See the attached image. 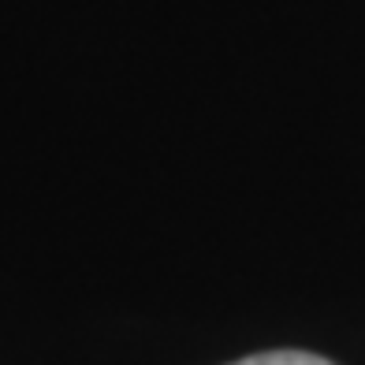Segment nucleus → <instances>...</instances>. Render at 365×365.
Here are the masks:
<instances>
[{
	"label": "nucleus",
	"mask_w": 365,
	"mask_h": 365,
	"mask_svg": "<svg viewBox=\"0 0 365 365\" xmlns=\"http://www.w3.org/2000/svg\"><path fill=\"white\" fill-rule=\"evenodd\" d=\"M231 365H331L328 358L317 354H306V351H269V354H250V358H239Z\"/></svg>",
	"instance_id": "nucleus-1"
}]
</instances>
